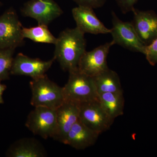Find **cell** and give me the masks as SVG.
I'll return each mask as SVG.
<instances>
[{"instance_id":"cell-8","label":"cell","mask_w":157,"mask_h":157,"mask_svg":"<svg viewBox=\"0 0 157 157\" xmlns=\"http://www.w3.org/2000/svg\"><path fill=\"white\" fill-rule=\"evenodd\" d=\"M24 17L36 20L38 25H48L63 14V11L55 0H29L21 9Z\"/></svg>"},{"instance_id":"cell-18","label":"cell","mask_w":157,"mask_h":157,"mask_svg":"<svg viewBox=\"0 0 157 157\" xmlns=\"http://www.w3.org/2000/svg\"><path fill=\"white\" fill-rule=\"evenodd\" d=\"M22 35L27 38L38 43L55 44L57 38L52 34L48 25H39L33 27L23 28Z\"/></svg>"},{"instance_id":"cell-23","label":"cell","mask_w":157,"mask_h":157,"mask_svg":"<svg viewBox=\"0 0 157 157\" xmlns=\"http://www.w3.org/2000/svg\"><path fill=\"white\" fill-rule=\"evenodd\" d=\"M1 81H2L0 80V104H3L4 103L2 97L3 94L7 88V86L6 85L2 84Z\"/></svg>"},{"instance_id":"cell-7","label":"cell","mask_w":157,"mask_h":157,"mask_svg":"<svg viewBox=\"0 0 157 157\" xmlns=\"http://www.w3.org/2000/svg\"><path fill=\"white\" fill-rule=\"evenodd\" d=\"M79 120L101 134L108 131L114 121L104 110L98 99L80 104Z\"/></svg>"},{"instance_id":"cell-22","label":"cell","mask_w":157,"mask_h":157,"mask_svg":"<svg viewBox=\"0 0 157 157\" xmlns=\"http://www.w3.org/2000/svg\"><path fill=\"white\" fill-rule=\"evenodd\" d=\"M121 11L124 14L132 11L135 9L134 6L138 0H115Z\"/></svg>"},{"instance_id":"cell-21","label":"cell","mask_w":157,"mask_h":157,"mask_svg":"<svg viewBox=\"0 0 157 157\" xmlns=\"http://www.w3.org/2000/svg\"><path fill=\"white\" fill-rule=\"evenodd\" d=\"M78 6L98 9L104 6L107 0H73Z\"/></svg>"},{"instance_id":"cell-12","label":"cell","mask_w":157,"mask_h":157,"mask_svg":"<svg viewBox=\"0 0 157 157\" xmlns=\"http://www.w3.org/2000/svg\"><path fill=\"white\" fill-rule=\"evenodd\" d=\"M80 104L65 101L56 109L57 132L54 140L64 143L68 133L79 119Z\"/></svg>"},{"instance_id":"cell-2","label":"cell","mask_w":157,"mask_h":157,"mask_svg":"<svg viewBox=\"0 0 157 157\" xmlns=\"http://www.w3.org/2000/svg\"><path fill=\"white\" fill-rule=\"evenodd\" d=\"M29 84L32 92L30 104L34 107L56 109L65 101L63 87L51 80L46 75L32 79Z\"/></svg>"},{"instance_id":"cell-13","label":"cell","mask_w":157,"mask_h":157,"mask_svg":"<svg viewBox=\"0 0 157 157\" xmlns=\"http://www.w3.org/2000/svg\"><path fill=\"white\" fill-rule=\"evenodd\" d=\"M72 12L76 21V27L84 34L98 35L110 33V29L107 28L97 17L94 9L78 6L73 8Z\"/></svg>"},{"instance_id":"cell-14","label":"cell","mask_w":157,"mask_h":157,"mask_svg":"<svg viewBox=\"0 0 157 157\" xmlns=\"http://www.w3.org/2000/svg\"><path fill=\"white\" fill-rule=\"evenodd\" d=\"M100 133L92 130L78 120L68 133L64 144L77 150H84L94 145Z\"/></svg>"},{"instance_id":"cell-15","label":"cell","mask_w":157,"mask_h":157,"mask_svg":"<svg viewBox=\"0 0 157 157\" xmlns=\"http://www.w3.org/2000/svg\"><path fill=\"white\" fill-rule=\"evenodd\" d=\"M6 155L10 157H45L47 153L40 142L33 137L19 139L10 146Z\"/></svg>"},{"instance_id":"cell-17","label":"cell","mask_w":157,"mask_h":157,"mask_svg":"<svg viewBox=\"0 0 157 157\" xmlns=\"http://www.w3.org/2000/svg\"><path fill=\"white\" fill-rule=\"evenodd\" d=\"M98 100L105 111L113 120L124 114V98L123 92L99 94Z\"/></svg>"},{"instance_id":"cell-3","label":"cell","mask_w":157,"mask_h":157,"mask_svg":"<svg viewBox=\"0 0 157 157\" xmlns=\"http://www.w3.org/2000/svg\"><path fill=\"white\" fill-rule=\"evenodd\" d=\"M67 83L63 87L65 101L78 104L98 100V94L93 77L78 68L70 71Z\"/></svg>"},{"instance_id":"cell-6","label":"cell","mask_w":157,"mask_h":157,"mask_svg":"<svg viewBox=\"0 0 157 157\" xmlns=\"http://www.w3.org/2000/svg\"><path fill=\"white\" fill-rule=\"evenodd\" d=\"M111 15L113 27L110 29V33L114 44L145 55L146 46L140 40L132 22L121 20L113 11Z\"/></svg>"},{"instance_id":"cell-16","label":"cell","mask_w":157,"mask_h":157,"mask_svg":"<svg viewBox=\"0 0 157 157\" xmlns=\"http://www.w3.org/2000/svg\"><path fill=\"white\" fill-rule=\"evenodd\" d=\"M93 78L98 94L104 93L123 92L119 76L115 71L109 68Z\"/></svg>"},{"instance_id":"cell-10","label":"cell","mask_w":157,"mask_h":157,"mask_svg":"<svg viewBox=\"0 0 157 157\" xmlns=\"http://www.w3.org/2000/svg\"><path fill=\"white\" fill-rule=\"evenodd\" d=\"M54 61V58L48 61L32 58L19 53L13 59L11 74L29 76L32 79L39 78L45 75Z\"/></svg>"},{"instance_id":"cell-11","label":"cell","mask_w":157,"mask_h":157,"mask_svg":"<svg viewBox=\"0 0 157 157\" xmlns=\"http://www.w3.org/2000/svg\"><path fill=\"white\" fill-rule=\"evenodd\" d=\"M132 21L141 42L147 46L157 38V14L154 11H140L135 9Z\"/></svg>"},{"instance_id":"cell-4","label":"cell","mask_w":157,"mask_h":157,"mask_svg":"<svg viewBox=\"0 0 157 157\" xmlns=\"http://www.w3.org/2000/svg\"><path fill=\"white\" fill-rule=\"evenodd\" d=\"M25 125L34 135L55 139L57 132L56 109L35 107L28 116Z\"/></svg>"},{"instance_id":"cell-9","label":"cell","mask_w":157,"mask_h":157,"mask_svg":"<svg viewBox=\"0 0 157 157\" xmlns=\"http://www.w3.org/2000/svg\"><path fill=\"white\" fill-rule=\"evenodd\" d=\"M114 45L112 41L91 51H86L78 63V70L88 76L94 77L109 69L107 64V56L110 48Z\"/></svg>"},{"instance_id":"cell-19","label":"cell","mask_w":157,"mask_h":157,"mask_svg":"<svg viewBox=\"0 0 157 157\" xmlns=\"http://www.w3.org/2000/svg\"><path fill=\"white\" fill-rule=\"evenodd\" d=\"M15 48L0 49V80L9 79Z\"/></svg>"},{"instance_id":"cell-1","label":"cell","mask_w":157,"mask_h":157,"mask_svg":"<svg viewBox=\"0 0 157 157\" xmlns=\"http://www.w3.org/2000/svg\"><path fill=\"white\" fill-rule=\"evenodd\" d=\"M84 34L76 27L64 30L57 38L53 58L64 71L69 72L78 68L80 59L86 51Z\"/></svg>"},{"instance_id":"cell-5","label":"cell","mask_w":157,"mask_h":157,"mask_svg":"<svg viewBox=\"0 0 157 157\" xmlns=\"http://www.w3.org/2000/svg\"><path fill=\"white\" fill-rule=\"evenodd\" d=\"M22 26L16 11L11 8L0 16V49L16 48L24 44Z\"/></svg>"},{"instance_id":"cell-20","label":"cell","mask_w":157,"mask_h":157,"mask_svg":"<svg viewBox=\"0 0 157 157\" xmlns=\"http://www.w3.org/2000/svg\"><path fill=\"white\" fill-rule=\"evenodd\" d=\"M144 55L147 60L152 66L157 63V38L151 44L146 46V52Z\"/></svg>"}]
</instances>
